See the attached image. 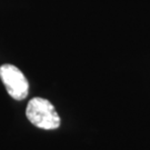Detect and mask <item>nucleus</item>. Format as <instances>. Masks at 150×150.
<instances>
[{"mask_svg": "<svg viewBox=\"0 0 150 150\" xmlns=\"http://www.w3.org/2000/svg\"><path fill=\"white\" fill-rule=\"evenodd\" d=\"M26 116L32 125L40 129L52 130L60 126V117L52 103L40 97L32 98L29 101Z\"/></svg>", "mask_w": 150, "mask_h": 150, "instance_id": "nucleus-1", "label": "nucleus"}, {"mask_svg": "<svg viewBox=\"0 0 150 150\" xmlns=\"http://www.w3.org/2000/svg\"><path fill=\"white\" fill-rule=\"evenodd\" d=\"M0 79L4 82L8 93L15 100H23L28 96V80L16 66L2 64L0 67Z\"/></svg>", "mask_w": 150, "mask_h": 150, "instance_id": "nucleus-2", "label": "nucleus"}]
</instances>
